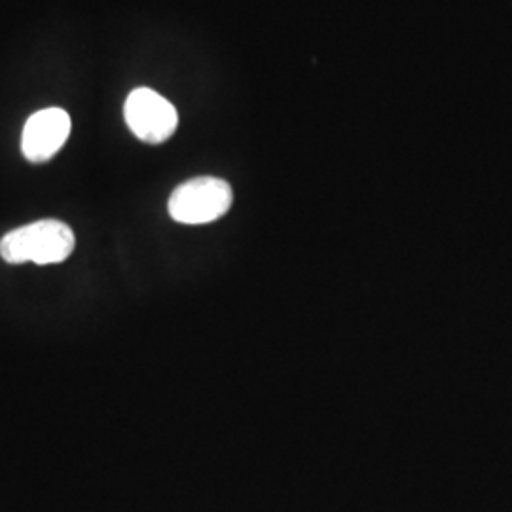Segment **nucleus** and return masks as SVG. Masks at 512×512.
<instances>
[{
	"mask_svg": "<svg viewBox=\"0 0 512 512\" xmlns=\"http://www.w3.org/2000/svg\"><path fill=\"white\" fill-rule=\"evenodd\" d=\"M76 238L61 220H38L8 232L0 239V256L8 264H59L73 255Z\"/></svg>",
	"mask_w": 512,
	"mask_h": 512,
	"instance_id": "nucleus-1",
	"label": "nucleus"
},
{
	"mask_svg": "<svg viewBox=\"0 0 512 512\" xmlns=\"http://www.w3.org/2000/svg\"><path fill=\"white\" fill-rule=\"evenodd\" d=\"M234 202L230 184L217 177L186 181L171 194L167 211L181 224H209L224 217Z\"/></svg>",
	"mask_w": 512,
	"mask_h": 512,
	"instance_id": "nucleus-2",
	"label": "nucleus"
},
{
	"mask_svg": "<svg viewBox=\"0 0 512 512\" xmlns=\"http://www.w3.org/2000/svg\"><path fill=\"white\" fill-rule=\"evenodd\" d=\"M124 116L131 133L148 145L164 143L179 126L175 107L150 88H137L129 93Z\"/></svg>",
	"mask_w": 512,
	"mask_h": 512,
	"instance_id": "nucleus-3",
	"label": "nucleus"
},
{
	"mask_svg": "<svg viewBox=\"0 0 512 512\" xmlns=\"http://www.w3.org/2000/svg\"><path fill=\"white\" fill-rule=\"evenodd\" d=\"M71 135V116L63 109L38 110L35 112L21 135L23 156L33 164H44L52 160L63 148Z\"/></svg>",
	"mask_w": 512,
	"mask_h": 512,
	"instance_id": "nucleus-4",
	"label": "nucleus"
}]
</instances>
